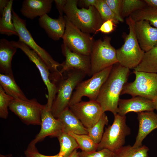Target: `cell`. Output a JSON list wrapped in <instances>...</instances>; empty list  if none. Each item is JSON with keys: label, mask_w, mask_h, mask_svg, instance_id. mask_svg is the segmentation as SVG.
<instances>
[{"label": "cell", "mask_w": 157, "mask_h": 157, "mask_svg": "<svg viewBox=\"0 0 157 157\" xmlns=\"http://www.w3.org/2000/svg\"><path fill=\"white\" fill-rule=\"evenodd\" d=\"M130 74V69L117 63L114 65L107 79L102 86L96 101L103 111L117 113L119 97Z\"/></svg>", "instance_id": "6da1fadb"}, {"label": "cell", "mask_w": 157, "mask_h": 157, "mask_svg": "<svg viewBox=\"0 0 157 157\" xmlns=\"http://www.w3.org/2000/svg\"><path fill=\"white\" fill-rule=\"evenodd\" d=\"M78 1L67 0L64 13L67 19L82 32L96 33L104 21L94 6L88 9L77 7Z\"/></svg>", "instance_id": "7a4b0ae2"}, {"label": "cell", "mask_w": 157, "mask_h": 157, "mask_svg": "<svg viewBox=\"0 0 157 157\" xmlns=\"http://www.w3.org/2000/svg\"><path fill=\"white\" fill-rule=\"evenodd\" d=\"M67 72L66 76L64 77L63 75L56 83L57 92L51 111L52 115L56 118L69 108L74 90L86 75L79 70H72Z\"/></svg>", "instance_id": "3957f363"}, {"label": "cell", "mask_w": 157, "mask_h": 157, "mask_svg": "<svg viewBox=\"0 0 157 157\" xmlns=\"http://www.w3.org/2000/svg\"><path fill=\"white\" fill-rule=\"evenodd\" d=\"M129 32L125 37L124 43L119 49L116 50L118 63L122 66L134 69L142 61L145 52L140 47L135 35V22L131 15L126 19Z\"/></svg>", "instance_id": "277c9868"}, {"label": "cell", "mask_w": 157, "mask_h": 157, "mask_svg": "<svg viewBox=\"0 0 157 157\" xmlns=\"http://www.w3.org/2000/svg\"><path fill=\"white\" fill-rule=\"evenodd\" d=\"M114 115L113 123L106 128L97 151L106 149L114 152L124 145L126 137L131 133L130 128L126 123V116L118 113Z\"/></svg>", "instance_id": "5b68a950"}, {"label": "cell", "mask_w": 157, "mask_h": 157, "mask_svg": "<svg viewBox=\"0 0 157 157\" xmlns=\"http://www.w3.org/2000/svg\"><path fill=\"white\" fill-rule=\"evenodd\" d=\"M12 17L19 40L24 42L37 54L47 65L51 74H60L58 68L61 65V64L54 60L45 50L35 42L26 27V20L21 18L13 9Z\"/></svg>", "instance_id": "8992f818"}, {"label": "cell", "mask_w": 157, "mask_h": 157, "mask_svg": "<svg viewBox=\"0 0 157 157\" xmlns=\"http://www.w3.org/2000/svg\"><path fill=\"white\" fill-rule=\"evenodd\" d=\"M135 79L124 85L121 95L141 96L152 100L157 96V73L133 71Z\"/></svg>", "instance_id": "52a82bcc"}, {"label": "cell", "mask_w": 157, "mask_h": 157, "mask_svg": "<svg viewBox=\"0 0 157 157\" xmlns=\"http://www.w3.org/2000/svg\"><path fill=\"white\" fill-rule=\"evenodd\" d=\"M111 38L94 41L90 56L91 74H93L118 63L116 50L111 44Z\"/></svg>", "instance_id": "ba28073f"}, {"label": "cell", "mask_w": 157, "mask_h": 157, "mask_svg": "<svg viewBox=\"0 0 157 157\" xmlns=\"http://www.w3.org/2000/svg\"><path fill=\"white\" fill-rule=\"evenodd\" d=\"M109 67L92 76L90 78L82 81L76 87L70 101L69 106L81 101L83 97L90 100H96L101 88L108 78L112 68Z\"/></svg>", "instance_id": "9c48e42d"}, {"label": "cell", "mask_w": 157, "mask_h": 157, "mask_svg": "<svg viewBox=\"0 0 157 157\" xmlns=\"http://www.w3.org/2000/svg\"><path fill=\"white\" fill-rule=\"evenodd\" d=\"M66 19V26L62 37L63 44L72 51L90 56L94 42L90 34L83 32Z\"/></svg>", "instance_id": "30bf717a"}, {"label": "cell", "mask_w": 157, "mask_h": 157, "mask_svg": "<svg viewBox=\"0 0 157 157\" xmlns=\"http://www.w3.org/2000/svg\"><path fill=\"white\" fill-rule=\"evenodd\" d=\"M45 106L35 98L26 100L13 99L9 108L24 124L40 125L42 113Z\"/></svg>", "instance_id": "8fae6325"}, {"label": "cell", "mask_w": 157, "mask_h": 157, "mask_svg": "<svg viewBox=\"0 0 157 157\" xmlns=\"http://www.w3.org/2000/svg\"><path fill=\"white\" fill-rule=\"evenodd\" d=\"M12 41L13 44L17 48L20 49L38 69L48 91L47 100L46 105L47 108L51 110L57 92V86L56 84L51 80V73L48 67L37 54L24 42L19 40L17 41Z\"/></svg>", "instance_id": "7c38bea8"}, {"label": "cell", "mask_w": 157, "mask_h": 157, "mask_svg": "<svg viewBox=\"0 0 157 157\" xmlns=\"http://www.w3.org/2000/svg\"><path fill=\"white\" fill-rule=\"evenodd\" d=\"M69 108L86 128L92 126L104 113L96 100L81 101L70 106Z\"/></svg>", "instance_id": "4fadbf2b"}, {"label": "cell", "mask_w": 157, "mask_h": 157, "mask_svg": "<svg viewBox=\"0 0 157 157\" xmlns=\"http://www.w3.org/2000/svg\"><path fill=\"white\" fill-rule=\"evenodd\" d=\"M61 49L65 60L61 64L62 68L59 71L61 75L65 72L77 70L83 72L89 76H92L90 56L73 52L63 43L61 45Z\"/></svg>", "instance_id": "5bb4252c"}, {"label": "cell", "mask_w": 157, "mask_h": 157, "mask_svg": "<svg viewBox=\"0 0 157 157\" xmlns=\"http://www.w3.org/2000/svg\"><path fill=\"white\" fill-rule=\"evenodd\" d=\"M40 125V132L28 145L35 146L37 143L47 136L57 138L63 132L61 123L52 115L51 111L48 109L46 105L42 113Z\"/></svg>", "instance_id": "9a60e30c"}, {"label": "cell", "mask_w": 157, "mask_h": 157, "mask_svg": "<svg viewBox=\"0 0 157 157\" xmlns=\"http://www.w3.org/2000/svg\"><path fill=\"white\" fill-rule=\"evenodd\" d=\"M134 28L140 47L144 52L157 46V28L152 26L148 21L135 22Z\"/></svg>", "instance_id": "2e32d148"}, {"label": "cell", "mask_w": 157, "mask_h": 157, "mask_svg": "<svg viewBox=\"0 0 157 157\" xmlns=\"http://www.w3.org/2000/svg\"><path fill=\"white\" fill-rule=\"evenodd\" d=\"M154 109L152 100L137 96L129 99H120L118 103L117 113L123 116L130 112L138 113L154 111Z\"/></svg>", "instance_id": "e0dca14e"}, {"label": "cell", "mask_w": 157, "mask_h": 157, "mask_svg": "<svg viewBox=\"0 0 157 157\" xmlns=\"http://www.w3.org/2000/svg\"><path fill=\"white\" fill-rule=\"evenodd\" d=\"M139 129L133 147L142 145V142L145 137L152 131L157 128V114L154 111L137 113Z\"/></svg>", "instance_id": "ac0fdd59"}, {"label": "cell", "mask_w": 157, "mask_h": 157, "mask_svg": "<svg viewBox=\"0 0 157 157\" xmlns=\"http://www.w3.org/2000/svg\"><path fill=\"white\" fill-rule=\"evenodd\" d=\"M38 23L40 27L52 40L57 41L62 38L66 26L65 16L59 15L58 19H53L46 14L39 17Z\"/></svg>", "instance_id": "d6986e66"}, {"label": "cell", "mask_w": 157, "mask_h": 157, "mask_svg": "<svg viewBox=\"0 0 157 157\" xmlns=\"http://www.w3.org/2000/svg\"><path fill=\"white\" fill-rule=\"evenodd\" d=\"M53 0H24L20 11L26 17L33 20L48 14L51 11Z\"/></svg>", "instance_id": "ffe728a7"}, {"label": "cell", "mask_w": 157, "mask_h": 157, "mask_svg": "<svg viewBox=\"0 0 157 157\" xmlns=\"http://www.w3.org/2000/svg\"><path fill=\"white\" fill-rule=\"evenodd\" d=\"M17 48L12 41L3 38L0 40V71L1 73L13 76L12 69L13 57Z\"/></svg>", "instance_id": "44dd1931"}, {"label": "cell", "mask_w": 157, "mask_h": 157, "mask_svg": "<svg viewBox=\"0 0 157 157\" xmlns=\"http://www.w3.org/2000/svg\"><path fill=\"white\" fill-rule=\"evenodd\" d=\"M61 123L63 131L67 133L88 134L85 128L69 108L62 112L56 118Z\"/></svg>", "instance_id": "7402d4cb"}, {"label": "cell", "mask_w": 157, "mask_h": 157, "mask_svg": "<svg viewBox=\"0 0 157 157\" xmlns=\"http://www.w3.org/2000/svg\"><path fill=\"white\" fill-rule=\"evenodd\" d=\"M0 85L6 94L14 99H28L17 84L13 76L0 73Z\"/></svg>", "instance_id": "603a6c76"}, {"label": "cell", "mask_w": 157, "mask_h": 157, "mask_svg": "<svg viewBox=\"0 0 157 157\" xmlns=\"http://www.w3.org/2000/svg\"><path fill=\"white\" fill-rule=\"evenodd\" d=\"M13 0H10L0 18V33L8 36H18L12 17Z\"/></svg>", "instance_id": "cb8c5ba5"}, {"label": "cell", "mask_w": 157, "mask_h": 157, "mask_svg": "<svg viewBox=\"0 0 157 157\" xmlns=\"http://www.w3.org/2000/svg\"><path fill=\"white\" fill-rule=\"evenodd\" d=\"M134 71L157 73V46L145 52L142 61Z\"/></svg>", "instance_id": "d4e9b609"}, {"label": "cell", "mask_w": 157, "mask_h": 157, "mask_svg": "<svg viewBox=\"0 0 157 157\" xmlns=\"http://www.w3.org/2000/svg\"><path fill=\"white\" fill-rule=\"evenodd\" d=\"M57 138L60 146L58 154L63 157H68L74 150L79 148L75 138L68 133L63 131Z\"/></svg>", "instance_id": "484cf974"}, {"label": "cell", "mask_w": 157, "mask_h": 157, "mask_svg": "<svg viewBox=\"0 0 157 157\" xmlns=\"http://www.w3.org/2000/svg\"><path fill=\"white\" fill-rule=\"evenodd\" d=\"M130 15L135 22L141 20H146L152 26L157 28V8L145 7L135 11Z\"/></svg>", "instance_id": "4316f807"}, {"label": "cell", "mask_w": 157, "mask_h": 157, "mask_svg": "<svg viewBox=\"0 0 157 157\" xmlns=\"http://www.w3.org/2000/svg\"><path fill=\"white\" fill-rule=\"evenodd\" d=\"M149 150L145 145L136 148L130 145L123 146L114 152V157H149Z\"/></svg>", "instance_id": "83f0119b"}, {"label": "cell", "mask_w": 157, "mask_h": 157, "mask_svg": "<svg viewBox=\"0 0 157 157\" xmlns=\"http://www.w3.org/2000/svg\"><path fill=\"white\" fill-rule=\"evenodd\" d=\"M108 120L105 113L100 119L92 126L86 128L88 135L96 144L100 142L104 133V128L105 125H108Z\"/></svg>", "instance_id": "f1b7e54d"}, {"label": "cell", "mask_w": 157, "mask_h": 157, "mask_svg": "<svg viewBox=\"0 0 157 157\" xmlns=\"http://www.w3.org/2000/svg\"><path fill=\"white\" fill-rule=\"evenodd\" d=\"M76 140L82 151L91 152L97 151L98 144L96 143L88 134L78 135L72 132L68 133Z\"/></svg>", "instance_id": "f546056e"}, {"label": "cell", "mask_w": 157, "mask_h": 157, "mask_svg": "<svg viewBox=\"0 0 157 157\" xmlns=\"http://www.w3.org/2000/svg\"><path fill=\"white\" fill-rule=\"evenodd\" d=\"M144 1L140 0H122L121 16L123 18L130 16L135 11L145 6Z\"/></svg>", "instance_id": "4dcf8cb0"}, {"label": "cell", "mask_w": 157, "mask_h": 157, "mask_svg": "<svg viewBox=\"0 0 157 157\" xmlns=\"http://www.w3.org/2000/svg\"><path fill=\"white\" fill-rule=\"evenodd\" d=\"M99 13L101 17L105 21L111 20L115 24L119 22L104 0H97L94 6Z\"/></svg>", "instance_id": "1f68e13d"}, {"label": "cell", "mask_w": 157, "mask_h": 157, "mask_svg": "<svg viewBox=\"0 0 157 157\" xmlns=\"http://www.w3.org/2000/svg\"><path fill=\"white\" fill-rule=\"evenodd\" d=\"M14 99L6 94L0 85V117L6 119L8 115V108L11 101Z\"/></svg>", "instance_id": "d6a6232c"}, {"label": "cell", "mask_w": 157, "mask_h": 157, "mask_svg": "<svg viewBox=\"0 0 157 157\" xmlns=\"http://www.w3.org/2000/svg\"><path fill=\"white\" fill-rule=\"evenodd\" d=\"M114 152L104 149L91 152L81 151L78 152V157H114Z\"/></svg>", "instance_id": "836d02e7"}, {"label": "cell", "mask_w": 157, "mask_h": 157, "mask_svg": "<svg viewBox=\"0 0 157 157\" xmlns=\"http://www.w3.org/2000/svg\"><path fill=\"white\" fill-rule=\"evenodd\" d=\"M119 22H123L121 16L122 0H104Z\"/></svg>", "instance_id": "e575fe53"}, {"label": "cell", "mask_w": 157, "mask_h": 157, "mask_svg": "<svg viewBox=\"0 0 157 157\" xmlns=\"http://www.w3.org/2000/svg\"><path fill=\"white\" fill-rule=\"evenodd\" d=\"M24 154L27 157H63L58 153L53 156H47L42 154L39 153L35 146L28 145L26 149L24 151Z\"/></svg>", "instance_id": "d590c367"}, {"label": "cell", "mask_w": 157, "mask_h": 157, "mask_svg": "<svg viewBox=\"0 0 157 157\" xmlns=\"http://www.w3.org/2000/svg\"><path fill=\"white\" fill-rule=\"evenodd\" d=\"M115 24L111 20L104 21L98 30V31H100L105 34L110 33L114 30Z\"/></svg>", "instance_id": "8d00e7d4"}, {"label": "cell", "mask_w": 157, "mask_h": 157, "mask_svg": "<svg viewBox=\"0 0 157 157\" xmlns=\"http://www.w3.org/2000/svg\"><path fill=\"white\" fill-rule=\"evenodd\" d=\"M54 1L60 15H63L64 7L67 2V0H55Z\"/></svg>", "instance_id": "74e56055"}, {"label": "cell", "mask_w": 157, "mask_h": 157, "mask_svg": "<svg viewBox=\"0 0 157 157\" xmlns=\"http://www.w3.org/2000/svg\"><path fill=\"white\" fill-rule=\"evenodd\" d=\"M10 0H0V15H1L4 9L7 6Z\"/></svg>", "instance_id": "f35d334b"}, {"label": "cell", "mask_w": 157, "mask_h": 157, "mask_svg": "<svg viewBox=\"0 0 157 157\" xmlns=\"http://www.w3.org/2000/svg\"><path fill=\"white\" fill-rule=\"evenodd\" d=\"M85 6L88 7L90 6H94L97 0H83L80 1Z\"/></svg>", "instance_id": "ab89813d"}, {"label": "cell", "mask_w": 157, "mask_h": 157, "mask_svg": "<svg viewBox=\"0 0 157 157\" xmlns=\"http://www.w3.org/2000/svg\"><path fill=\"white\" fill-rule=\"evenodd\" d=\"M144 1L148 6L157 8V0H144Z\"/></svg>", "instance_id": "60d3db41"}, {"label": "cell", "mask_w": 157, "mask_h": 157, "mask_svg": "<svg viewBox=\"0 0 157 157\" xmlns=\"http://www.w3.org/2000/svg\"><path fill=\"white\" fill-rule=\"evenodd\" d=\"M77 150H74L68 157H78V152L77 151Z\"/></svg>", "instance_id": "b9f144b4"}, {"label": "cell", "mask_w": 157, "mask_h": 157, "mask_svg": "<svg viewBox=\"0 0 157 157\" xmlns=\"http://www.w3.org/2000/svg\"><path fill=\"white\" fill-rule=\"evenodd\" d=\"M152 101L154 109L157 110V96L155 97Z\"/></svg>", "instance_id": "7bdbcfd3"}]
</instances>
